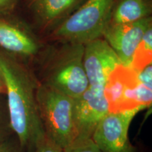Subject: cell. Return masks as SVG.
I'll return each mask as SVG.
<instances>
[{"label":"cell","mask_w":152,"mask_h":152,"mask_svg":"<svg viewBox=\"0 0 152 152\" xmlns=\"http://www.w3.org/2000/svg\"><path fill=\"white\" fill-rule=\"evenodd\" d=\"M0 74L5 86L7 106L14 134L23 152H34L46 135L37 102V76L14 55L0 49Z\"/></svg>","instance_id":"1"},{"label":"cell","mask_w":152,"mask_h":152,"mask_svg":"<svg viewBox=\"0 0 152 152\" xmlns=\"http://www.w3.org/2000/svg\"><path fill=\"white\" fill-rule=\"evenodd\" d=\"M84 45L63 43L41 61L39 83L77 98L89 87L83 66Z\"/></svg>","instance_id":"2"},{"label":"cell","mask_w":152,"mask_h":152,"mask_svg":"<svg viewBox=\"0 0 152 152\" xmlns=\"http://www.w3.org/2000/svg\"><path fill=\"white\" fill-rule=\"evenodd\" d=\"M115 0H86L52 32L61 43L85 45L102 37L109 26Z\"/></svg>","instance_id":"3"},{"label":"cell","mask_w":152,"mask_h":152,"mask_svg":"<svg viewBox=\"0 0 152 152\" xmlns=\"http://www.w3.org/2000/svg\"><path fill=\"white\" fill-rule=\"evenodd\" d=\"M37 102L45 135L64 149L76 138L74 98L39 83Z\"/></svg>","instance_id":"4"},{"label":"cell","mask_w":152,"mask_h":152,"mask_svg":"<svg viewBox=\"0 0 152 152\" xmlns=\"http://www.w3.org/2000/svg\"><path fill=\"white\" fill-rule=\"evenodd\" d=\"M145 106L126 111L109 112L100 121L92 137L101 152H136L129 139V129Z\"/></svg>","instance_id":"5"},{"label":"cell","mask_w":152,"mask_h":152,"mask_svg":"<svg viewBox=\"0 0 152 152\" xmlns=\"http://www.w3.org/2000/svg\"><path fill=\"white\" fill-rule=\"evenodd\" d=\"M109 112L104 89L89 86L83 94L74 98L76 138H92L99 123Z\"/></svg>","instance_id":"6"},{"label":"cell","mask_w":152,"mask_h":152,"mask_svg":"<svg viewBox=\"0 0 152 152\" xmlns=\"http://www.w3.org/2000/svg\"><path fill=\"white\" fill-rule=\"evenodd\" d=\"M121 64L117 54L103 37L84 45L83 66L89 86L104 89L110 74Z\"/></svg>","instance_id":"7"},{"label":"cell","mask_w":152,"mask_h":152,"mask_svg":"<svg viewBox=\"0 0 152 152\" xmlns=\"http://www.w3.org/2000/svg\"><path fill=\"white\" fill-rule=\"evenodd\" d=\"M151 26V16L129 23L109 25L102 37L113 49L122 65L131 68L137 47Z\"/></svg>","instance_id":"8"},{"label":"cell","mask_w":152,"mask_h":152,"mask_svg":"<svg viewBox=\"0 0 152 152\" xmlns=\"http://www.w3.org/2000/svg\"><path fill=\"white\" fill-rule=\"evenodd\" d=\"M138 80L131 68L122 64L110 74L104 85V93L109 112L130 110L140 106L136 99Z\"/></svg>","instance_id":"9"},{"label":"cell","mask_w":152,"mask_h":152,"mask_svg":"<svg viewBox=\"0 0 152 152\" xmlns=\"http://www.w3.org/2000/svg\"><path fill=\"white\" fill-rule=\"evenodd\" d=\"M86 0H30L29 8L35 23L53 31Z\"/></svg>","instance_id":"10"},{"label":"cell","mask_w":152,"mask_h":152,"mask_svg":"<svg viewBox=\"0 0 152 152\" xmlns=\"http://www.w3.org/2000/svg\"><path fill=\"white\" fill-rule=\"evenodd\" d=\"M39 44L33 34L20 25L0 18V49L14 56H37Z\"/></svg>","instance_id":"11"},{"label":"cell","mask_w":152,"mask_h":152,"mask_svg":"<svg viewBox=\"0 0 152 152\" xmlns=\"http://www.w3.org/2000/svg\"><path fill=\"white\" fill-rule=\"evenodd\" d=\"M151 0H115L109 25L137 21L151 16Z\"/></svg>","instance_id":"12"},{"label":"cell","mask_w":152,"mask_h":152,"mask_svg":"<svg viewBox=\"0 0 152 152\" xmlns=\"http://www.w3.org/2000/svg\"><path fill=\"white\" fill-rule=\"evenodd\" d=\"M152 62V26L145 32L133 55L131 68L135 73L151 64Z\"/></svg>","instance_id":"13"},{"label":"cell","mask_w":152,"mask_h":152,"mask_svg":"<svg viewBox=\"0 0 152 152\" xmlns=\"http://www.w3.org/2000/svg\"><path fill=\"white\" fill-rule=\"evenodd\" d=\"M64 152H101L92 138H76L63 149Z\"/></svg>","instance_id":"14"},{"label":"cell","mask_w":152,"mask_h":152,"mask_svg":"<svg viewBox=\"0 0 152 152\" xmlns=\"http://www.w3.org/2000/svg\"><path fill=\"white\" fill-rule=\"evenodd\" d=\"M14 134L11 128L7 102L0 101V143L7 140Z\"/></svg>","instance_id":"15"},{"label":"cell","mask_w":152,"mask_h":152,"mask_svg":"<svg viewBox=\"0 0 152 152\" xmlns=\"http://www.w3.org/2000/svg\"><path fill=\"white\" fill-rule=\"evenodd\" d=\"M0 152H23L18 138L15 134L0 143Z\"/></svg>","instance_id":"16"},{"label":"cell","mask_w":152,"mask_h":152,"mask_svg":"<svg viewBox=\"0 0 152 152\" xmlns=\"http://www.w3.org/2000/svg\"><path fill=\"white\" fill-rule=\"evenodd\" d=\"M137 80L140 83L148 88L151 89L152 87V66L149 64L142 68L140 71L136 73Z\"/></svg>","instance_id":"17"},{"label":"cell","mask_w":152,"mask_h":152,"mask_svg":"<svg viewBox=\"0 0 152 152\" xmlns=\"http://www.w3.org/2000/svg\"><path fill=\"white\" fill-rule=\"evenodd\" d=\"M34 152H64L63 149L46 136L45 140L36 148Z\"/></svg>","instance_id":"18"},{"label":"cell","mask_w":152,"mask_h":152,"mask_svg":"<svg viewBox=\"0 0 152 152\" xmlns=\"http://www.w3.org/2000/svg\"><path fill=\"white\" fill-rule=\"evenodd\" d=\"M18 0H0V15L8 13L16 7Z\"/></svg>","instance_id":"19"},{"label":"cell","mask_w":152,"mask_h":152,"mask_svg":"<svg viewBox=\"0 0 152 152\" xmlns=\"http://www.w3.org/2000/svg\"><path fill=\"white\" fill-rule=\"evenodd\" d=\"M6 90H5V86L4 83L3 79L1 77V74H0V95L2 94H5Z\"/></svg>","instance_id":"20"}]
</instances>
